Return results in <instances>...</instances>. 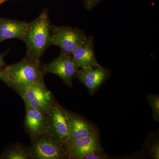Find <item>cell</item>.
<instances>
[{
  "instance_id": "cell-13",
  "label": "cell",
  "mask_w": 159,
  "mask_h": 159,
  "mask_svg": "<svg viewBox=\"0 0 159 159\" xmlns=\"http://www.w3.org/2000/svg\"><path fill=\"white\" fill-rule=\"evenodd\" d=\"M16 93L21 97L25 103L40 99L51 93L44 81L35 83Z\"/></svg>"
},
{
  "instance_id": "cell-19",
  "label": "cell",
  "mask_w": 159,
  "mask_h": 159,
  "mask_svg": "<svg viewBox=\"0 0 159 159\" xmlns=\"http://www.w3.org/2000/svg\"><path fill=\"white\" fill-rule=\"evenodd\" d=\"M150 153L154 159L159 158V145L158 143H156L151 146Z\"/></svg>"
},
{
  "instance_id": "cell-16",
  "label": "cell",
  "mask_w": 159,
  "mask_h": 159,
  "mask_svg": "<svg viewBox=\"0 0 159 159\" xmlns=\"http://www.w3.org/2000/svg\"><path fill=\"white\" fill-rule=\"evenodd\" d=\"M147 99L152 111L154 120L159 121V97L157 95L148 94Z\"/></svg>"
},
{
  "instance_id": "cell-14",
  "label": "cell",
  "mask_w": 159,
  "mask_h": 159,
  "mask_svg": "<svg viewBox=\"0 0 159 159\" xmlns=\"http://www.w3.org/2000/svg\"><path fill=\"white\" fill-rule=\"evenodd\" d=\"M1 158L30 159H32V157L29 147L18 144L8 148L2 156Z\"/></svg>"
},
{
  "instance_id": "cell-6",
  "label": "cell",
  "mask_w": 159,
  "mask_h": 159,
  "mask_svg": "<svg viewBox=\"0 0 159 159\" xmlns=\"http://www.w3.org/2000/svg\"><path fill=\"white\" fill-rule=\"evenodd\" d=\"M48 115L49 131L66 145L70 139L69 112L56 103Z\"/></svg>"
},
{
  "instance_id": "cell-1",
  "label": "cell",
  "mask_w": 159,
  "mask_h": 159,
  "mask_svg": "<svg viewBox=\"0 0 159 159\" xmlns=\"http://www.w3.org/2000/svg\"><path fill=\"white\" fill-rule=\"evenodd\" d=\"M45 74L39 59L26 56L16 63L3 68L0 72V80L16 92L44 81Z\"/></svg>"
},
{
  "instance_id": "cell-8",
  "label": "cell",
  "mask_w": 159,
  "mask_h": 159,
  "mask_svg": "<svg viewBox=\"0 0 159 159\" xmlns=\"http://www.w3.org/2000/svg\"><path fill=\"white\" fill-rule=\"evenodd\" d=\"M71 55L79 69L96 68L101 66L96 59L93 36L88 37L83 43L74 50Z\"/></svg>"
},
{
  "instance_id": "cell-5",
  "label": "cell",
  "mask_w": 159,
  "mask_h": 159,
  "mask_svg": "<svg viewBox=\"0 0 159 159\" xmlns=\"http://www.w3.org/2000/svg\"><path fill=\"white\" fill-rule=\"evenodd\" d=\"M45 74H55L60 77L70 87L73 86V80L77 78L79 68L74 62L71 55L61 53L58 57L43 65Z\"/></svg>"
},
{
  "instance_id": "cell-10",
  "label": "cell",
  "mask_w": 159,
  "mask_h": 159,
  "mask_svg": "<svg viewBox=\"0 0 159 159\" xmlns=\"http://www.w3.org/2000/svg\"><path fill=\"white\" fill-rule=\"evenodd\" d=\"M69 159H82L87 154L102 149L97 134L70 142L66 145Z\"/></svg>"
},
{
  "instance_id": "cell-9",
  "label": "cell",
  "mask_w": 159,
  "mask_h": 159,
  "mask_svg": "<svg viewBox=\"0 0 159 159\" xmlns=\"http://www.w3.org/2000/svg\"><path fill=\"white\" fill-rule=\"evenodd\" d=\"M26 107L25 127L31 138L48 131V114L35 109Z\"/></svg>"
},
{
  "instance_id": "cell-4",
  "label": "cell",
  "mask_w": 159,
  "mask_h": 159,
  "mask_svg": "<svg viewBox=\"0 0 159 159\" xmlns=\"http://www.w3.org/2000/svg\"><path fill=\"white\" fill-rule=\"evenodd\" d=\"M87 37L82 30L77 28L51 25V45L58 46L63 54L71 55Z\"/></svg>"
},
{
  "instance_id": "cell-11",
  "label": "cell",
  "mask_w": 159,
  "mask_h": 159,
  "mask_svg": "<svg viewBox=\"0 0 159 159\" xmlns=\"http://www.w3.org/2000/svg\"><path fill=\"white\" fill-rule=\"evenodd\" d=\"M29 23L0 17V43L10 39L25 41Z\"/></svg>"
},
{
  "instance_id": "cell-2",
  "label": "cell",
  "mask_w": 159,
  "mask_h": 159,
  "mask_svg": "<svg viewBox=\"0 0 159 159\" xmlns=\"http://www.w3.org/2000/svg\"><path fill=\"white\" fill-rule=\"evenodd\" d=\"M51 25L47 10L29 23L25 42L27 57L39 59L51 45Z\"/></svg>"
},
{
  "instance_id": "cell-7",
  "label": "cell",
  "mask_w": 159,
  "mask_h": 159,
  "mask_svg": "<svg viewBox=\"0 0 159 159\" xmlns=\"http://www.w3.org/2000/svg\"><path fill=\"white\" fill-rule=\"evenodd\" d=\"M110 75L109 69L100 66L96 68L79 69L77 78L88 89L90 94L93 95Z\"/></svg>"
},
{
  "instance_id": "cell-20",
  "label": "cell",
  "mask_w": 159,
  "mask_h": 159,
  "mask_svg": "<svg viewBox=\"0 0 159 159\" xmlns=\"http://www.w3.org/2000/svg\"><path fill=\"white\" fill-rule=\"evenodd\" d=\"M6 54V52L3 54H0V72L5 66V61L4 58Z\"/></svg>"
},
{
  "instance_id": "cell-3",
  "label": "cell",
  "mask_w": 159,
  "mask_h": 159,
  "mask_svg": "<svg viewBox=\"0 0 159 159\" xmlns=\"http://www.w3.org/2000/svg\"><path fill=\"white\" fill-rule=\"evenodd\" d=\"M29 148L32 159H69L66 145L49 131L31 138Z\"/></svg>"
},
{
  "instance_id": "cell-22",
  "label": "cell",
  "mask_w": 159,
  "mask_h": 159,
  "mask_svg": "<svg viewBox=\"0 0 159 159\" xmlns=\"http://www.w3.org/2000/svg\"></svg>"
},
{
  "instance_id": "cell-12",
  "label": "cell",
  "mask_w": 159,
  "mask_h": 159,
  "mask_svg": "<svg viewBox=\"0 0 159 159\" xmlns=\"http://www.w3.org/2000/svg\"><path fill=\"white\" fill-rule=\"evenodd\" d=\"M69 117L70 134L67 144L95 133L93 126L82 118L70 112Z\"/></svg>"
},
{
  "instance_id": "cell-17",
  "label": "cell",
  "mask_w": 159,
  "mask_h": 159,
  "mask_svg": "<svg viewBox=\"0 0 159 159\" xmlns=\"http://www.w3.org/2000/svg\"><path fill=\"white\" fill-rule=\"evenodd\" d=\"M108 158L103 149L93 151L87 154L82 159H104Z\"/></svg>"
},
{
  "instance_id": "cell-15",
  "label": "cell",
  "mask_w": 159,
  "mask_h": 159,
  "mask_svg": "<svg viewBox=\"0 0 159 159\" xmlns=\"http://www.w3.org/2000/svg\"><path fill=\"white\" fill-rule=\"evenodd\" d=\"M56 103L51 93L40 99L25 102V105L27 107L35 109L40 111L48 114L50 110Z\"/></svg>"
},
{
  "instance_id": "cell-18",
  "label": "cell",
  "mask_w": 159,
  "mask_h": 159,
  "mask_svg": "<svg viewBox=\"0 0 159 159\" xmlns=\"http://www.w3.org/2000/svg\"><path fill=\"white\" fill-rule=\"evenodd\" d=\"M102 0H84L86 8L89 10H91L97 4Z\"/></svg>"
},
{
  "instance_id": "cell-21",
  "label": "cell",
  "mask_w": 159,
  "mask_h": 159,
  "mask_svg": "<svg viewBox=\"0 0 159 159\" xmlns=\"http://www.w3.org/2000/svg\"><path fill=\"white\" fill-rule=\"evenodd\" d=\"M6 0H0V5H1V4H2V3H3L4 2H5Z\"/></svg>"
}]
</instances>
